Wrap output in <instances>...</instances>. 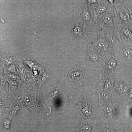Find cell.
Wrapping results in <instances>:
<instances>
[{"label":"cell","mask_w":132,"mask_h":132,"mask_svg":"<svg viewBox=\"0 0 132 132\" xmlns=\"http://www.w3.org/2000/svg\"><path fill=\"white\" fill-rule=\"evenodd\" d=\"M20 91L24 104L34 117L40 118L51 114L52 107L43 99L41 88L36 81L22 82Z\"/></svg>","instance_id":"cell-1"},{"label":"cell","mask_w":132,"mask_h":132,"mask_svg":"<svg viewBox=\"0 0 132 132\" xmlns=\"http://www.w3.org/2000/svg\"><path fill=\"white\" fill-rule=\"evenodd\" d=\"M99 72L115 78L125 70L120 60L118 51L113 56L104 59L98 66Z\"/></svg>","instance_id":"cell-2"},{"label":"cell","mask_w":132,"mask_h":132,"mask_svg":"<svg viewBox=\"0 0 132 132\" xmlns=\"http://www.w3.org/2000/svg\"><path fill=\"white\" fill-rule=\"evenodd\" d=\"M73 105L79 112L80 118L88 123H95L96 119V111L97 108L91 100L85 96L81 102L75 103Z\"/></svg>","instance_id":"cell-3"},{"label":"cell","mask_w":132,"mask_h":132,"mask_svg":"<svg viewBox=\"0 0 132 132\" xmlns=\"http://www.w3.org/2000/svg\"><path fill=\"white\" fill-rule=\"evenodd\" d=\"M72 18L75 22L84 23L90 28L96 25L93 9L86 1L82 8L74 14Z\"/></svg>","instance_id":"cell-4"},{"label":"cell","mask_w":132,"mask_h":132,"mask_svg":"<svg viewBox=\"0 0 132 132\" xmlns=\"http://www.w3.org/2000/svg\"><path fill=\"white\" fill-rule=\"evenodd\" d=\"M96 116L101 119L106 123L112 124L118 119V115L112 103L99 106L96 111Z\"/></svg>","instance_id":"cell-5"},{"label":"cell","mask_w":132,"mask_h":132,"mask_svg":"<svg viewBox=\"0 0 132 132\" xmlns=\"http://www.w3.org/2000/svg\"><path fill=\"white\" fill-rule=\"evenodd\" d=\"M125 0H114V11L117 23H124L132 25L129 14L125 5Z\"/></svg>","instance_id":"cell-6"},{"label":"cell","mask_w":132,"mask_h":132,"mask_svg":"<svg viewBox=\"0 0 132 132\" xmlns=\"http://www.w3.org/2000/svg\"><path fill=\"white\" fill-rule=\"evenodd\" d=\"M98 36L108 43L114 48L115 52L118 51L121 42L115 33L114 27H105L98 31Z\"/></svg>","instance_id":"cell-7"},{"label":"cell","mask_w":132,"mask_h":132,"mask_svg":"<svg viewBox=\"0 0 132 132\" xmlns=\"http://www.w3.org/2000/svg\"><path fill=\"white\" fill-rule=\"evenodd\" d=\"M114 31L120 42L126 44H132V25L124 23H116Z\"/></svg>","instance_id":"cell-8"},{"label":"cell","mask_w":132,"mask_h":132,"mask_svg":"<svg viewBox=\"0 0 132 132\" xmlns=\"http://www.w3.org/2000/svg\"><path fill=\"white\" fill-rule=\"evenodd\" d=\"M99 76L96 82L94 83L92 90L96 92L100 90L108 91H113L115 78L99 72Z\"/></svg>","instance_id":"cell-9"},{"label":"cell","mask_w":132,"mask_h":132,"mask_svg":"<svg viewBox=\"0 0 132 132\" xmlns=\"http://www.w3.org/2000/svg\"><path fill=\"white\" fill-rule=\"evenodd\" d=\"M93 43L95 46L94 48L99 52L104 59L114 56L115 51L114 48L99 36L95 38Z\"/></svg>","instance_id":"cell-10"},{"label":"cell","mask_w":132,"mask_h":132,"mask_svg":"<svg viewBox=\"0 0 132 132\" xmlns=\"http://www.w3.org/2000/svg\"><path fill=\"white\" fill-rule=\"evenodd\" d=\"M64 86L61 85L52 89L45 100L47 105L60 107L64 94Z\"/></svg>","instance_id":"cell-11"},{"label":"cell","mask_w":132,"mask_h":132,"mask_svg":"<svg viewBox=\"0 0 132 132\" xmlns=\"http://www.w3.org/2000/svg\"><path fill=\"white\" fill-rule=\"evenodd\" d=\"M113 5L107 0H99L97 2L90 5L93 9L94 21L96 25L99 15L105 12H114Z\"/></svg>","instance_id":"cell-12"},{"label":"cell","mask_w":132,"mask_h":132,"mask_svg":"<svg viewBox=\"0 0 132 132\" xmlns=\"http://www.w3.org/2000/svg\"><path fill=\"white\" fill-rule=\"evenodd\" d=\"M118 51L122 65L132 66V44H126L121 43Z\"/></svg>","instance_id":"cell-13"},{"label":"cell","mask_w":132,"mask_h":132,"mask_svg":"<svg viewBox=\"0 0 132 132\" xmlns=\"http://www.w3.org/2000/svg\"><path fill=\"white\" fill-rule=\"evenodd\" d=\"M115 16L114 12L111 11L105 12L99 15L96 23L98 31L105 27H114L113 19Z\"/></svg>","instance_id":"cell-14"},{"label":"cell","mask_w":132,"mask_h":132,"mask_svg":"<svg viewBox=\"0 0 132 132\" xmlns=\"http://www.w3.org/2000/svg\"><path fill=\"white\" fill-rule=\"evenodd\" d=\"M84 54L87 61L91 64L96 65L98 66L103 61L104 59L99 52L92 46L91 44H89Z\"/></svg>","instance_id":"cell-15"},{"label":"cell","mask_w":132,"mask_h":132,"mask_svg":"<svg viewBox=\"0 0 132 132\" xmlns=\"http://www.w3.org/2000/svg\"><path fill=\"white\" fill-rule=\"evenodd\" d=\"M98 124L87 123L81 118H77L75 123L70 128L72 131L77 132H94Z\"/></svg>","instance_id":"cell-16"},{"label":"cell","mask_w":132,"mask_h":132,"mask_svg":"<svg viewBox=\"0 0 132 132\" xmlns=\"http://www.w3.org/2000/svg\"><path fill=\"white\" fill-rule=\"evenodd\" d=\"M15 62L17 71L22 81H30L34 79V77L30 70L24 66L23 61L19 59Z\"/></svg>","instance_id":"cell-17"},{"label":"cell","mask_w":132,"mask_h":132,"mask_svg":"<svg viewBox=\"0 0 132 132\" xmlns=\"http://www.w3.org/2000/svg\"><path fill=\"white\" fill-rule=\"evenodd\" d=\"M75 23V27L68 33V38L71 40L85 38L87 36L85 32L87 24L82 22Z\"/></svg>","instance_id":"cell-18"},{"label":"cell","mask_w":132,"mask_h":132,"mask_svg":"<svg viewBox=\"0 0 132 132\" xmlns=\"http://www.w3.org/2000/svg\"><path fill=\"white\" fill-rule=\"evenodd\" d=\"M130 85L122 81L119 77L115 79L113 90H115L121 96L126 97L127 92Z\"/></svg>","instance_id":"cell-19"},{"label":"cell","mask_w":132,"mask_h":132,"mask_svg":"<svg viewBox=\"0 0 132 132\" xmlns=\"http://www.w3.org/2000/svg\"><path fill=\"white\" fill-rule=\"evenodd\" d=\"M112 91L100 90L96 92L98 95L99 106L112 103L111 96Z\"/></svg>","instance_id":"cell-20"},{"label":"cell","mask_w":132,"mask_h":132,"mask_svg":"<svg viewBox=\"0 0 132 132\" xmlns=\"http://www.w3.org/2000/svg\"><path fill=\"white\" fill-rule=\"evenodd\" d=\"M85 71L82 68L75 67L69 72L68 75L70 81H76L82 78L84 76Z\"/></svg>","instance_id":"cell-21"},{"label":"cell","mask_w":132,"mask_h":132,"mask_svg":"<svg viewBox=\"0 0 132 132\" xmlns=\"http://www.w3.org/2000/svg\"><path fill=\"white\" fill-rule=\"evenodd\" d=\"M53 78L52 74L48 70L44 71L41 74L39 75L37 78L36 82L40 88L44 84L47 83Z\"/></svg>","instance_id":"cell-22"},{"label":"cell","mask_w":132,"mask_h":132,"mask_svg":"<svg viewBox=\"0 0 132 132\" xmlns=\"http://www.w3.org/2000/svg\"><path fill=\"white\" fill-rule=\"evenodd\" d=\"M24 104L21 96L16 100L9 112L8 117H13L17 114L21 110Z\"/></svg>","instance_id":"cell-23"},{"label":"cell","mask_w":132,"mask_h":132,"mask_svg":"<svg viewBox=\"0 0 132 132\" xmlns=\"http://www.w3.org/2000/svg\"><path fill=\"white\" fill-rule=\"evenodd\" d=\"M15 56L10 54H2L0 55V59L2 62V66L6 65L9 66L15 62Z\"/></svg>","instance_id":"cell-24"},{"label":"cell","mask_w":132,"mask_h":132,"mask_svg":"<svg viewBox=\"0 0 132 132\" xmlns=\"http://www.w3.org/2000/svg\"><path fill=\"white\" fill-rule=\"evenodd\" d=\"M12 117H9L2 121V128L4 132H10V130L13 125L12 119Z\"/></svg>","instance_id":"cell-25"},{"label":"cell","mask_w":132,"mask_h":132,"mask_svg":"<svg viewBox=\"0 0 132 132\" xmlns=\"http://www.w3.org/2000/svg\"><path fill=\"white\" fill-rule=\"evenodd\" d=\"M2 66L4 70V73H12L18 75L17 71L15 62L9 66H7L6 67Z\"/></svg>","instance_id":"cell-26"},{"label":"cell","mask_w":132,"mask_h":132,"mask_svg":"<svg viewBox=\"0 0 132 132\" xmlns=\"http://www.w3.org/2000/svg\"><path fill=\"white\" fill-rule=\"evenodd\" d=\"M24 63L26 64L31 70L37 63L33 59L29 57L25 58L23 60Z\"/></svg>","instance_id":"cell-27"},{"label":"cell","mask_w":132,"mask_h":132,"mask_svg":"<svg viewBox=\"0 0 132 132\" xmlns=\"http://www.w3.org/2000/svg\"><path fill=\"white\" fill-rule=\"evenodd\" d=\"M125 4L129 14L132 24V0H125Z\"/></svg>","instance_id":"cell-28"},{"label":"cell","mask_w":132,"mask_h":132,"mask_svg":"<svg viewBox=\"0 0 132 132\" xmlns=\"http://www.w3.org/2000/svg\"><path fill=\"white\" fill-rule=\"evenodd\" d=\"M106 124V127L103 132H118L113 128L112 124L107 123Z\"/></svg>","instance_id":"cell-29"},{"label":"cell","mask_w":132,"mask_h":132,"mask_svg":"<svg viewBox=\"0 0 132 132\" xmlns=\"http://www.w3.org/2000/svg\"><path fill=\"white\" fill-rule=\"evenodd\" d=\"M126 97L129 102L132 100V85H130L127 92Z\"/></svg>","instance_id":"cell-30"},{"label":"cell","mask_w":132,"mask_h":132,"mask_svg":"<svg viewBox=\"0 0 132 132\" xmlns=\"http://www.w3.org/2000/svg\"><path fill=\"white\" fill-rule=\"evenodd\" d=\"M99 0H86V1L87 3L90 5L97 2Z\"/></svg>","instance_id":"cell-31"},{"label":"cell","mask_w":132,"mask_h":132,"mask_svg":"<svg viewBox=\"0 0 132 132\" xmlns=\"http://www.w3.org/2000/svg\"><path fill=\"white\" fill-rule=\"evenodd\" d=\"M38 33L37 31H33V33L35 35H37L38 34Z\"/></svg>","instance_id":"cell-32"},{"label":"cell","mask_w":132,"mask_h":132,"mask_svg":"<svg viewBox=\"0 0 132 132\" xmlns=\"http://www.w3.org/2000/svg\"><path fill=\"white\" fill-rule=\"evenodd\" d=\"M129 103L132 105V100L129 102Z\"/></svg>","instance_id":"cell-33"},{"label":"cell","mask_w":132,"mask_h":132,"mask_svg":"<svg viewBox=\"0 0 132 132\" xmlns=\"http://www.w3.org/2000/svg\"><path fill=\"white\" fill-rule=\"evenodd\" d=\"M68 132H77L76 131H69Z\"/></svg>","instance_id":"cell-34"}]
</instances>
